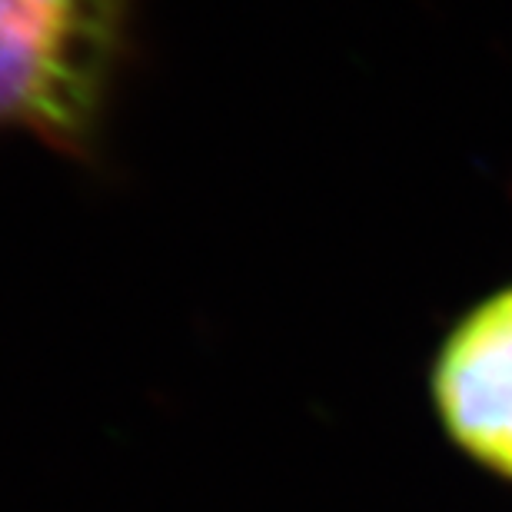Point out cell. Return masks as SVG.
<instances>
[{
  "instance_id": "6da1fadb",
  "label": "cell",
  "mask_w": 512,
  "mask_h": 512,
  "mask_svg": "<svg viewBox=\"0 0 512 512\" xmlns=\"http://www.w3.org/2000/svg\"><path fill=\"white\" fill-rule=\"evenodd\" d=\"M124 30L127 0H0V130L87 150Z\"/></svg>"
},
{
  "instance_id": "7a4b0ae2",
  "label": "cell",
  "mask_w": 512,
  "mask_h": 512,
  "mask_svg": "<svg viewBox=\"0 0 512 512\" xmlns=\"http://www.w3.org/2000/svg\"><path fill=\"white\" fill-rule=\"evenodd\" d=\"M433 403L469 459L512 479V286L479 300L446 333L433 363Z\"/></svg>"
}]
</instances>
